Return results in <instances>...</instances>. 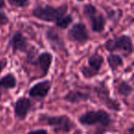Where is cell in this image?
<instances>
[{
	"label": "cell",
	"instance_id": "6da1fadb",
	"mask_svg": "<svg viewBox=\"0 0 134 134\" xmlns=\"http://www.w3.org/2000/svg\"><path fill=\"white\" fill-rule=\"evenodd\" d=\"M78 122L83 126H94L99 125L102 134L105 133L106 129L111 125L112 119L110 114L104 109L98 110H88L86 113L79 116Z\"/></svg>",
	"mask_w": 134,
	"mask_h": 134
},
{
	"label": "cell",
	"instance_id": "7a4b0ae2",
	"mask_svg": "<svg viewBox=\"0 0 134 134\" xmlns=\"http://www.w3.org/2000/svg\"><path fill=\"white\" fill-rule=\"evenodd\" d=\"M67 5L53 7L51 5L37 6L32 10V16L37 19L45 22H57L63 16L67 14Z\"/></svg>",
	"mask_w": 134,
	"mask_h": 134
},
{
	"label": "cell",
	"instance_id": "3957f363",
	"mask_svg": "<svg viewBox=\"0 0 134 134\" xmlns=\"http://www.w3.org/2000/svg\"><path fill=\"white\" fill-rule=\"evenodd\" d=\"M52 59H53V56L51 52H43L38 56H36V51L32 52L31 49L28 52V56H27V62L30 64L40 68V70H41L40 77L46 76L48 75L52 63Z\"/></svg>",
	"mask_w": 134,
	"mask_h": 134
},
{
	"label": "cell",
	"instance_id": "277c9868",
	"mask_svg": "<svg viewBox=\"0 0 134 134\" xmlns=\"http://www.w3.org/2000/svg\"><path fill=\"white\" fill-rule=\"evenodd\" d=\"M83 13L88 19L94 32H102L106 28L105 16L92 4H86L83 8Z\"/></svg>",
	"mask_w": 134,
	"mask_h": 134
},
{
	"label": "cell",
	"instance_id": "5b68a950",
	"mask_svg": "<svg viewBox=\"0 0 134 134\" xmlns=\"http://www.w3.org/2000/svg\"><path fill=\"white\" fill-rule=\"evenodd\" d=\"M104 47L107 51L112 52H122L125 55H130L133 52V43H132L131 38L129 35L123 34V35L118 36L114 39H109L105 42Z\"/></svg>",
	"mask_w": 134,
	"mask_h": 134
},
{
	"label": "cell",
	"instance_id": "8992f818",
	"mask_svg": "<svg viewBox=\"0 0 134 134\" xmlns=\"http://www.w3.org/2000/svg\"><path fill=\"white\" fill-rule=\"evenodd\" d=\"M40 120L44 121L47 125L54 128L56 130L63 132H69L75 128V124L71 120L68 116L60 115V116H49L41 115Z\"/></svg>",
	"mask_w": 134,
	"mask_h": 134
},
{
	"label": "cell",
	"instance_id": "52a82bcc",
	"mask_svg": "<svg viewBox=\"0 0 134 134\" xmlns=\"http://www.w3.org/2000/svg\"><path fill=\"white\" fill-rule=\"evenodd\" d=\"M104 63V58L98 53H94L87 60V65H83L80 68L82 75L86 79L97 76L100 72L101 67Z\"/></svg>",
	"mask_w": 134,
	"mask_h": 134
},
{
	"label": "cell",
	"instance_id": "ba28073f",
	"mask_svg": "<svg viewBox=\"0 0 134 134\" xmlns=\"http://www.w3.org/2000/svg\"><path fill=\"white\" fill-rule=\"evenodd\" d=\"M67 38L69 41H73V42L84 44L86 41H89L90 35L86 24L79 21L77 23H75L70 28V30H68V33H67Z\"/></svg>",
	"mask_w": 134,
	"mask_h": 134
},
{
	"label": "cell",
	"instance_id": "9c48e42d",
	"mask_svg": "<svg viewBox=\"0 0 134 134\" xmlns=\"http://www.w3.org/2000/svg\"><path fill=\"white\" fill-rule=\"evenodd\" d=\"M95 92L97 94L98 99L107 107L108 108L111 110H114L116 112H119L121 109L120 104L118 102L116 99H113L110 97L109 91H108V87H107L106 84L103 82H101L98 86H97L95 87Z\"/></svg>",
	"mask_w": 134,
	"mask_h": 134
},
{
	"label": "cell",
	"instance_id": "30bf717a",
	"mask_svg": "<svg viewBox=\"0 0 134 134\" xmlns=\"http://www.w3.org/2000/svg\"><path fill=\"white\" fill-rule=\"evenodd\" d=\"M32 101L29 97H21L15 102L14 105V116L16 119L23 120L27 118L32 108Z\"/></svg>",
	"mask_w": 134,
	"mask_h": 134
},
{
	"label": "cell",
	"instance_id": "8fae6325",
	"mask_svg": "<svg viewBox=\"0 0 134 134\" xmlns=\"http://www.w3.org/2000/svg\"><path fill=\"white\" fill-rule=\"evenodd\" d=\"M52 88V82L50 80H43L32 86L29 90V96L32 98L42 100L48 96Z\"/></svg>",
	"mask_w": 134,
	"mask_h": 134
},
{
	"label": "cell",
	"instance_id": "7c38bea8",
	"mask_svg": "<svg viewBox=\"0 0 134 134\" xmlns=\"http://www.w3.org/2000/svg\"><path fill=\"white\" fill-rule=\"evenodd\" d=\"M8 46L11 47L14 53L17 52H28L30 43H29L26 36L23 35L22 32L16 31L10 39L9 42H8Z\"/></svg>",
	"mask_w": 134,
	"mask_h": 134
},
{
	"label": "cell",
	"instance_id": "4fadbf2b",
	"mask_svg": "<svg viewBox=\"0 0 134 134\" xmlns=\"http://www.w3.org/2000/svg\"><path fill=\"white\" fill-rule=\"evenodd\" d=\"M46 39L51 44L52 48L57 51H66L65 44L62 36L54 28H50L46 31Z\"/></svg>",
	"mask_w": 134,
	"mask_h": 134
},
{
	"label": "cell",
	"instance_id": "5bb4252c",
	"mask_svg": "<svg viewBox=\"0 0 134 134\" xmlns=\"http://www.w3.org/2000/svg\"><path fill=\"white\" fill-rule=\"evenodd\" d=\"M90 99V95L88 93L79 90H71L63 97V100L71 104H78L81 102H86Z\"/></svg>",
	"mask_w": 134,
	"mask_h": 134
},
{
	"label": "cell",
	"instance_id": "9a60e30c",
	"mask_svg": "<svg viewBox=\"0 0 134 134\" xmlns=\"http://www.w3.org/2000/svg\"><path fill=\"white\" fill-rule=\"evenodd\" d=\"M17 86V78L12 73H8L0 78V88L3 89H12Z\"/></svg>",
	"mask_w": 134,
	"mask_h": 134
},
{
	"label": "cell",
	"instance_id": "2e32d148",
	"mask_svg": "<svg viewBox=\"0 0 134 134\" xmlns=\"http://www.w3.org/2000/svg\"><path fill=\"white\" fill-rule=\"evenodd\" d=\"M107 62L112 72H116L123 65V60L121 56L116 53H110L109 55H108Z\"/></svg>",
	"mask_w": 134,
	"mask_h": 134
},
{
	"label": "cell",
	"instance_id": "e0dca14e",
	"mask_svg": "<svg viewBox=\"0 0 134 134\" xmlns=\"http://www.w3.org/2000/svg\"><path fill=\"white\" fill-rule=\"evenodd\" d=\"M117 92L119 96L123 97H128L133 92V87L127 81L122 80L117 86Z\"/></svg>",
	"mask_w": 134,
	"mask_h": 134
},
{
	"label": "cell",
	"instance_id": "ac0fdd59",
	"mask_svg": "<svg viewBox=\"0 0 134 134\" xmlns=\"http://www.w3.org/2000/svg\"><path fill=\"white\" fill-rule=\"evenodd\" d=\"M73 22V18L70 14H65L64 16L61 18L57 22L55 23V25L60 29H66L70 26Z\"/></svg>",
	"mask_w": 134,
	"mask_h": 134
},
{
	"label": "cell",
	"instance_id": "d6986e66",
	"mask_svg": "<svg viewBox=\"0 0 134 134\" xmlns=\"http://www.w3.org/2000/svg\"><path fill=\"white\" fill-rule=\"evenodd\" d=\"M11 6L16 8H25L29 5L30 0H7Z\"/></svg>",
	"mask_w": 134,
	"mask_h": 134
},
{
	"label": "cell",
	"instance_id": "ffe728a7",
	"mask_svg": "<svg viewBox=\"0 0 134 134\" xmlns=\"http://www.w3.org/2000/svg\"><path fill=\"white\" fill-rule=\"evenodd\" d=\"M8 22H9V19H8L6 12L0 10V26H5Z\"/></svg>",
	"mask_w": 134,
	"mask_h": 134
},
{
	"label": "cell",
	"instance_id": "44dd1931",
	"mask_svg": "<svg viewBox=\"0 0 134 134\" xmlns=\"http://www.w3.org/2000/svg\"><path fill=\"white\" fill-rule=\"evenodd\" d=\"M27 134H48V131L44 129H39V130H30Z\"/></svg>",
	"mask_w": 134,
	"mask_h": 134
},
{
	"label": "cell",
	"instance_id": "7402d4cb",
	"mask_svg": "<svg viewBox=\"0 0 134 134\" xmlns=\"http://www.w3.org/2000/svg\"><path fill=\"white\" fill-rule=\"evenodd\" d=\"M7 65V61L5 59L0 60V73L5 69V67Z\"/></svg>",
	"mask_w": 134,
	"mask_h": 134
},
{
	"label": "cell",
	"instance_id": "603a6c76",
	"mask_svg": "<svg viewBox=\"0 0 134 134\" xmlns=\"http://www.w3.org/2000/svg\"><path fill=\"white\" fill-rule=\"evenodd\" d=\"M126 134H134V126H133V124H131L130 127H129V129L127 130V133Z\"/></svg>",
	"mask_w": 134,
	"mask_h": 134
},
{
	"label": "cell",
	"instance_id": "cb8c5ba5",
	"mask_svg": "<svg viewBox=\"0 0 134 134\" xmlns=\"http://www.w3.org/2000/svg\"><path fill=\"white\" fill-rule=\"evenodd\" d=\"M5 8V1L4 0H0V10H2Z\"/></svg>",
	"mask_w": 134,
	"mask_h": 134
},
{
	"label": "cell",
	"instance_id": "d4e9b609",
	"mask_svg": "<svg viewBox=\"0 0 134 134\" xmlns=\"http://www.w3.org/2000/svg\"><path fill=\"white\" fill-rule=\"evenodd\" d=\"M1 97H2V90L0 88V99H1Z\"/></svg>",
	"mask_w": 134,
	"mask_h": 134
},
{
	"label": "cell",
	"instance_id": "484cf974",
	"mask_svg": "<svg viewBox=\"0 0 134 134\" xmlns=\"http://www.w3.org/2000/svg\"><path fill=\"white\" fill-rule=\"evenodd\" d=\"M77 1H79V2H83L84 0H77Z\"/></svg>",
	"mask_w": 134,
	"mask_h": 134
}]
</instances>
